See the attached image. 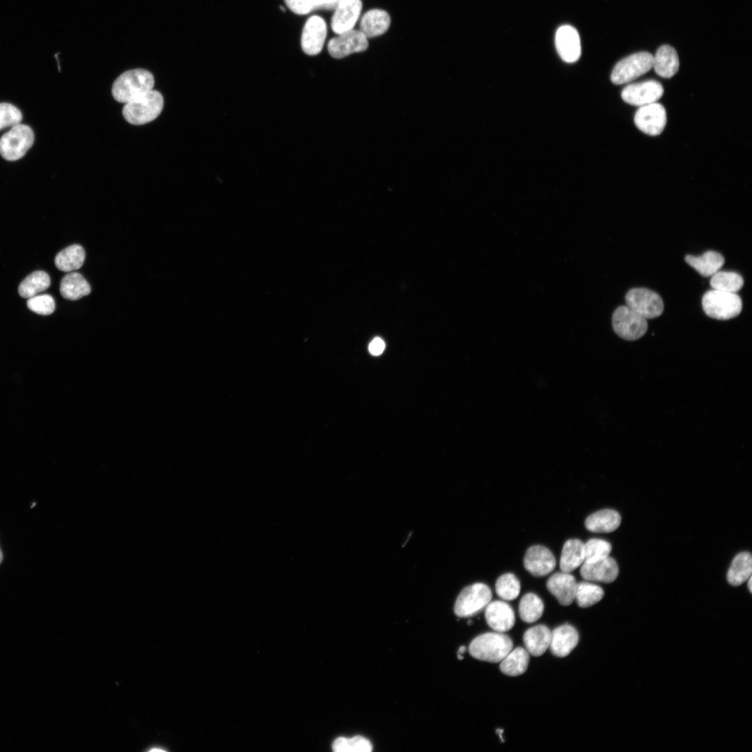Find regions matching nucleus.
Instances as JSON below:
<instances>
[{
    "label": "nucleus",
    "instance_id": "f03ea898",
    "mask_svg": "<svg viewBox=\"0 0 752 752\" xmlns=\"http://www.w3.org/2000/svg\"><path fill=\"white\" fill-rule=\"evenodd\" d=\"M163 107L162 95L152 89L125 103L122 113L129 123L141 125L156 119Z\"/></svg>",
    "mask_w": 752,
    "mask_h": 752
},
{
    "label": "nucleus",
    "instance_id": "ddd939ff",
    "mask_svg": "<svg viewBox=\"0 0 752 752\" xmlns=\"http://www.w3.org/2000/svg\"><path fill=\"white\" fill-rule=\"evenodd\" d=\"M327 26L323 18L318 15L311 16L303 27L301 46L303 52L309 56L318 54L324 44Z\"/></svg>",
    "mask_w": 752,
    "mask_h": 752
},
{
    "label": "nucleus",
    "instance_id": "c756f323",
    "mask_svg": "<svg viewBox=\"0 0 752 752\" xmlns=\"http://www.w3.org/2000/svg\"><path fill=\"white\" fill-rule=\"evenodd\" d=\"M85 251L79 244L70 245L57 253L55 265L61 271L71 272L79 269L85 260Z\"/></svg>",
    "mask_w": 752,
    "mask_h": 752
},
{
    "label": "nucleus",
    "instance_id": "a211bd4d",
    "mask_svg": "<svg viewBox=\"0 0 752 752\" xmlns=\"http://www.w3.org/2000/svg\"><path fill=\"white\" fill-rule=\"evenodd\" d=\"M485 609L487 623L494 631L503 633L513 627L515 613L508 603L500 600L490 601Z\"/></svg>",
    "mask_w": 752,
    "mask_h": 752
},
{
    "label": "nucleus",
    "instance_id": "dca6fc26",
    "mask_svg": "<svg viewBox=\"0 0 752 752\" xmlns=\"http://www.w3.org/2000/svg\"><path fill=\"white\" fill-rule=\"evenodd\" d=\"M619 572L616 561L609 556L593 561H584L580 574L587 581L611 583Z\"/></svg>",
    "mask_w": 752,
    "mask_h": 752
},
{
    "label": "nucleus",
    "instance_id": "c03bdc74",
    "mask_svg": "<svg viewBox=\"0 0 752 752\" xmlns=\"http://www.w3.org/2000/svg\"><path fill=\"white\" fill-rule=\"evenodd\" d=\"M2 560H3V554H2V551H1V550L0 549V564H1V561H2Z\"/></svg>",
    "mask_w": 752,
    "mask_h": 752
},
{
    "label": "nucleus",
    "instance_id": "9d476101",
    "mask_svg": "<svg viewBox=\"0 0 752 752\" xmlns=\"http://www.w3.org/2000/svg\"><path fill=\"white\" fill-rule=\"evenodd\" d=\"M337 35L327 45L329 54L335 58L361 52L368 47V38L359 29H353Z\"/></svg>",
    "mask_w": 752,
    "mask_h": 752
},
{
    "label": "nucleus",
    "instance_id": "7c9ffc66",
    "mask_svg": "<svg viewBox=\"0 0 752 752\" xmlns=\"http://www.w3.org/2000/svg\"><path fill=\"white\" fill-rule=\"evenodd\" d=\"M50 278L44 271H36L28 275L19 284L18 292L23 298H30L47 289Z\"/></svg>",
    "mask_w": 752,
    "mask_h": 752
},
{
    "label": "nucleus",
    "instance_id": "37998d69",
    "mask_svg": "<svg viewBox=\"0 0 752 752\" xmlns=\"http://www.w3.org/2000/svg\"><path fill=\"white\" fill-rule=\"evenodd\" d=\"M747 581H748V588L749 590V592L752 593V577H751V576L749 577V578L747 579Z\"/></svg>",
    "mask_w": 752,
    "mask_h": 752
},
{
    "label": "nucleus",
    "instance_id": "f257e3e1",
    "mask_svg": "<svg viewBox=\"0 0 752 752\" xmlns=\"http://www.w3.org/2000/svg\"><path fill=\"white\" fill-rule=\"evenodd\" d=\"M155 79L152 74L142 68L132 69L122 73L113 82L111 93L119 102L127 103L152 90Z\"/></svg>",
    "mask_w": 752,
    "mask_h": 752
},
{
    "label": "nucleus",
    "instance_id": "ea45409f",
    "mask_svg": "<svg viewBox=\"0 0 752 752\" xmlns=\"http://www.w3.org/2000/svg\"><path fill=\"white\" fill-rule=\"evenodd\" d=\"M22 114L19 109L9 103H0V130L21 123Z\"/></svg>",
    "mask_w": 752,
    "mask_h": 752
},
{
    "label": "nucleus",
    "instance_id": "58836bf2",
    "mask_svg": "<svg viewBox=\"0 0 752 752\" xmlns=\"http://www.w3.org/2000/svg\"><path fill=\"white\" fill-rule=\"evenodd\" d=\"M28 308L33 312L47 315L52 314L55 310V301L49 295H35L28 299Z\"/></svg>",
    "mask_w": 752,
    "mask_h": 752
},
{
    "label": "nucleus",
    "instance_id": "2f4dec72",
    "mask_svg": "<svg viewBox=\"0 0 752 752\" xmlns=\"http://www.w3.org/2000/svg\"><path fill=\"white\" fill-rule=\"evenodd\" d=\"M543 611L544 604L537 595L528 593L522 597L519 604V613L524 622L532 623L537 621Z\"/></svg>",
    "mask_w": 752,
    "mask_h": 752
},
{
    "label": "nucleus",
    "instance_id": "4be33fe9",
    "mask_svg": "<svg viewBox=\"0 0 752 752\" xmlns=\"http://www.w3.org/2000/svg\"><path fill=\"white\" fill-rule=\"evenodd\" d=\"M621 522L620 515L612 509H604L590 515L585 521L586 528L593 533H610Z\"/></svg>",
    "mask_w": 752,
    "mask_h": 752
},
{
    "label": "nucleus",
    "instance_id": "393cba45",
    "mask_svg": "<svg viewBox=\"0 0 752 752\" xmlns=\"http://www.w3.org/2000/svg\"><path fill=\"white\" fill-rule=\"evenodd\" d=\"M551 639L550 629L544 625H539L527 629L523 641L526 650L534 657L541 656L549 646Z\"/></svg>",
    "mask_w": 752,
    "mask_h": 752
},
{
    "label": "nucleus",
    "instance_id": "a19ab883",
    "mask_svg": "<svg viewBox=\"0 0 752 752\" xmlns=\"http://www.w3.org/2000/svg\"><path fill=\"white\" fill-rule=\"evenodd\" d=\"M385 348V343L384 340L379 338H375L369 344L368 350L370 353L374 356H378L381 354Z\"/></svg>",
    "mask_w": 752,
    "mask_h": 752
},
{
    "label": "nucleus",
    "instance_id": "c85d7f7f",
    "mask_svg": "<svg viewBox=\"0 0 752 752\" xmlns=\"http://www.w3.org/2000/svg\"><path fill=\"white\" fill-rule=\"evenodd\" d=\"M529 663V655L525 648L519 647L511 650L500 661L501 671L508 676H518L524 673Z\"/></svg>",
    "mask_w": 752,
    "mask_h": 752
},
{
    "label": "nucleus",
    "instance_id": "412c9836",
    "mask_svg": "<svg viewBox=\"0 0 752 752\" xmlns=\"http://www.w3.org/2000/svg\"><path fill=\"white\" fill-rule=\"evenodd\" d=\"M390 24L391 17L386 10L373 8L363 15L359 30L367 38H375L386 33Z\"/></svg>",
    "mask_w": 752,
    "mask_h": 752
},
{
    "label": "nucleus",
    "instance_id": "c9c22d12",
    "mask_svg": "<svg viewBox=\"0 0 752 752\" xmlns=\"http://www.w3.org/2000/svg\"><path fill=\"white\" fill-rule=\"evenodd\" d=\"M332 749L336 752H370L373 745L368 739L360 735L351 738L340 737L334 741Z\"/></svg>",
    "mask_w": 752,
    "mask_h": 752
},
{
    "label": "nucleus",
    "instance_id": "b1692460",
    "mask_svg": "<svg viewBox=\"0 0 752 752\" xmlns=\"http://www.w3.org/2000/svg\"><path fill=\"white\" fill-rule=\"evenodd\" d=\"M684 260L688 265L703 276H712L725 263L723 256L714 251H707L698 256L687 255Z\"/></svg>",
    "mask_w": 752,
    "mask_h": 752
},
{
    "label": "nucleus",
    "instance_id": "4468645a",
    "mask_svg": "<svg viewBox=\"0 0 752 752\" xmlns=\"http://www.w3.org/2000/svg\"><path fill=\"white\" fill-rule=\"evenodd\" d=\"M362 5L361 0H341L334 9L331 21L333 31L340 34L353 29L360 17Z\"/></svg>",
    "mask_w": 752,
    "mask_h": 752
},
{
    "label": "nucleus",
    "instance_id": "0eeeda50",
    "mask_svg": "<svg viewBox=\"0 0 752 752\" xmlns=\"http://www.w3.org/2000/svg\"><path fill=\"white\" fill-rule=\"evenodd\" d=\"M653 55L640 52L629 55L615 65L611 80L615 84L628 83L645 74L652 68Z\"/></svg>",
    "mask_w": 752,
    "mask_h": 752
},
{
    "label": "nucleus",
    "instance_id": "4c0bfd02",
    "mask_svg": "<svg viewBox=\"0 0 752 752\" xmlns=\"http://www.w3.org/2000/svg\"><path fill=\"white\" fill-rule=\"evenodd\" d=\"M611 545L606 540L592 538L584 544V561H593L608 556Z\"/></svg>",
    "mask_w": 752,
    "mask_h": 752
},
{
    "label": "nucleus",
    "instance_id": "f3484780",
    "mask_svg": "<svg viewBox=\"0 0 752 752\" xmlns=\"http://www.w3.org/2000/svg\"><path fill=\"white\" fill-rule=\"evenodd\" d=\"M555 44L561 58L565 62L577 61L581 52V41L575 28L563 25L558 28L555 37Z\"/></svg>",
    "mask_w": 752,
    "mask_h": 752
},
{
    "label": "nucleus",
    "instance_id": "a878e982",
    "mask_svg": "<svg viewBox=\"0 0 752 752\" xmlns=\"http://www.w3.org/2000/svg\"><path fill=\"white\" fill-rule=\"evenodd\" d=\"M584 561V543L579 539L567 540L560 558L561 570L570 573L581 566Z\"/></svg>",
    "mask_w": 752,
    "mask_h": 752
},
{
    "label": "nucleus",
    "instance_id": "6ab92c4d",
    "mask_svg": "<svg viewBox=\"0 0 752 752\" xmlns=\"http://www.w3.org/2000/svg\"><path fill=\"white\" fill-rule=\"evenodd\" d=\"M577 583L573 575L561 571L548 579L547 588L561 605L568 606L574 600Z\"/></svg>",
    "mask_w": 752,
    "mask_h": 752
},
{
    "label": "nucleus",
    "instance_id": "79ce46f5",
    "mask_svg": "<svg viewBox=\"0 0 752 752\" xmlns=\"http://www.w3.org/2000/svg\"><path fill=\"white\" fill-rule=\"evenodd\" d=\"M465 650H466V647H465V646H464V645L461 646V647H460V648L458 649V651H457V658H458L459 659H463V655H463V653H464Z\"/></svg>",
    "mask_w": 752,
    "mask_h": 752
},
{
    "label": "nucleus",
    "instance_id": "cd10ccee",
    "mask_svg": "<svg viewBox=\"0 0 752 752\" xmlns=\"http://www.w3.org/2000/svg\"><path fill=\"white\" fill-rule=\"evenodd\" d=\"M752 556L749 552L738 554L733 560L727 573V581L733 586H739L751 576Z\"/></svg>",
    "mask_w": 752,
    "mask_h": 752
},
{
    "label": "nucleus",
    "instance_id": "72a5a7b5",
    "mask_svg": "<svg viewBox=\"0 0 752 752\" xmlns=\"http://www.w3.org/2000/svg\"><path fill=\"white\" fill-rule=\"evenodd\" d=\"M603 589L594 583L581 581L577 583L574 600L579 606L587 608L600 602L604 597Z\"/></svg>",
    "mask_w": 752,
    "mask_h": 752
},
{
    "label": "nucleus",
    "instance_id": "2eb2a0df",
    "mask_svg": "<svg viewBox=\"0 0 752 752\" xmlns=\"http://www.w3.org/2000/svg\"><path fill=\"white\" fill-rule=\"evenodd\" d=\"M553 553L542 545H533L526 551L524 558L525 569L535 577H543L551 572L556 567Z\"/></svg>",
    "mask_w": 752,
    "mask_h": 752
},
{
    "label": "nucleus",
    "instance_id": "20e7f679",
    "mask_svg": "<svg viewBox=\"0 0 752 752\" xmlns=\"http://www.w3.org/2000/svg\"><path fill=\"white\" fill-rule=\"evenodd\" d=\"M702 306L707 316L716 320H727L739 315L742 309V301L737 293L712 289L703 296Z\"/></svg>",
    "mask_w": 752,
    "mask_h": 752
},
{
    "label": "nucleus",
    "instance_id": "e433bc0d",
    "mask_svg": "<svg viewBox=\"0 0 752 752\" xmlns=\"http://www.w3.org/2000/svg\"><path fill=\"white\" fill-rule=\"evenodd\" d=\"M495 590L496 594L503 600H513L519 594L520 583L515 574L506 573L496 580Z\"/></svg>",
    "mask_w": 752,
    "mask_h": 752
},
{
    "label": "nucleus",
    "instance_id": "f8f14e48",
    "mask_svg": "<svg viewBox=\"0 0 752 752\" xmlns=\"http://www.w3.org/2000/svg\"><path fill=\"white\" fill-rule=\"evenodd\" d=\"M634 123L643 133L650 136L659 135L666 124V110L657 102L640 107L635 113Z\"/></svg>",
    "mask_w": 752,
    "mask_h": 752
},
{
    "label": "nucleus",
    "instance_id": "5701e85b",
    "mask_svg": "<svg viewBox=\"0 0 752 752\" xmlns=\"http://www.w3.org/2000/svg\"><path fill=\"white\" fill-rule=\"evenodd\" d=\"M652 68L660 77L670 78L679 69V58L675 49L670 45L661 46L653 56Z\"/></svg>",
    "mask_w": 752,
    "mask_h": 752
},
{
    "label": "nucleus",
    "instance_id": "1a4fd4ad",
    "mask_svg": "<svg viewBox=\"0 0 752 752\" xmlns=\"http://www.w3.org/2000/svg\"><path fill=\"white\" fill-rule=\"evenodd\" d=\"M625 302L628 307L645 319L660 316L664 308L660 295L645 288L629 290L625 295Z\"/></svg>",
    "mask_w": 752,
    "mask_h": 752
},
{
    "label": "nucleus",
    "instance_id": "6e6552de",
    "mask_svg": "<svg viewBox=\"0 0 752 752\" xmlns=\"http://www.w3.org/2000/svg\"><path fill=\"white\" fill-rule=\"evenodd\" d=\"M612 326L615 333L627 340L641 338L647 331V319L627 305L618 307L612 315Z\"/></svg>",
    "mask_w": 752,
    "mask_h": 752
},
{
    "label": "nucleus",
    "instance_id": "423d86ee",
    "mask_svg": "<svg viewBox=\"0 0 752 752\" xmlns=\"http://www.w3.org/2000/svg\"><path fill=\"white\" fill-rule=\"evenodd\" d=\"M492 597V591L486 584H471L465 587L457 596L454 612L460 618L475 616L485 609Z\"/></svg>",
    "mask_w": 752,
    "mask_h": 752
},
{
    "label": "nucleus",
    "instance_id": "9b49d317",
    "mask_svg": "<svg viewBox=\"0 0 752 752\" xmlns=\"http://www.w3.org/2000/svg\"><path fill=\"white\" fill-rule=\"evenodd\" d=\"M664 88L655 80H648L626 86L621 93L622 100L632 105L642 107L656 102L661 97Z\"/></svg>",
    "mask_w": 752,
    "mask_h": 752
},
{
    "label": "nucleus",
    "instance_id": "f704fd0d",
    "mask_svg": "<svg viewBox=\"0 0 752 752\" xmlns=\"http://www.w3.org/2000/svg\"><path fill=\"white\" fill-rule=\"evenodd\" d=\"M341 0H284L290 10L297 15H306L314 10H334Z\"/></svg>",
    "mask_w": 752,
    "mask_h": 752
},
{
    "label": "nucleus",
    "instance_id": "7ed1b4c3",
    "mask_svg": "<svg viewBox=\"0 0 752 752\" xmlns=\"http://www.w3.org/2000/svg\"><path fill=\"white\" fill-rule=\"evenodd\" d=\"M511 639L502 632H487L476 637L470 643V655L480 661L500 662L512 649Z\"/></svg>",
    "mask_w": 752,
    "mask_h": 752
},
{
    "label": "nucleus",
    "instance_id": "473e14b6",
    "mask_svg": "<svg viewBox=\"0 0 752 752\" xmlns=\"http://www.w3.org/2000/svg\"><path fill=\"white\" fill-rule=\"evenodd\" d=\"M744 285L742 276L735 272L718 271L710 279L714 290L736 293Z\"/></svg>",
    "mask_w": 752,
    "mask_h": 752
},
{
    "label": "nucleus",
    "instance_id": "bb28decb",
    "mask_svg": "<svg viewBox=\"0 0 752 752\" xmlns=\"http://www.w3.org/2000/svg\"><path fill=\"white\" fill-rule=\"evenodd\" d=\"M88 281L78 272H70L61 279L60 292L63 297L69 300H77L91 292Z\"/></svg>",
    "mask_w": 752,
    "mask_h": 752
},
{
    "label": "nucleus",
    "instance_id": "39448f33",
    "mask_svg": "<svg viewBox=\"0 0 752 752\" xmlns=\"http://www.w3.org/2000/svg\"><path fill=\"white\" fill-rule=\"evenodd\" d=\"M34 142L32 129L24 124L16 125L0 138V155L8 161H16L25 155Z\"/></svg>",
    "mask_w": 752,
    "mask_h": 752
},
{
    "label": "nucleus",
    "instance_id": "aec40b11",
    "mask_svg": "<svg viewBox=\"0 0 752 752\" xmlns=\"http://www.w3.org/2000/svg\"><path fill=\"white\" fill-rule=\"evenodd\" d=\"M579 642V634L570 625L559 626L551 632L549 648L552 654L558 657L567 656Z\"/></svg>",
    "mask_w": 752,
    "mask_h": 752
}]
</instances>
